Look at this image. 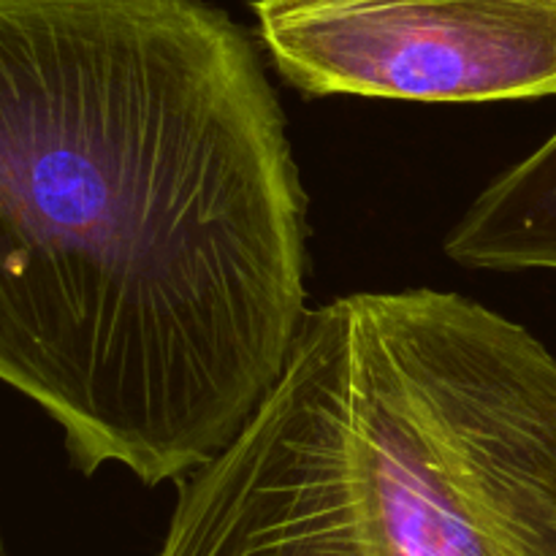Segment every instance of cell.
<instances>
[{"mask_svg": "<svg viewBox=\"0 0 556 556\" xmlns=\"http://www.w3.org/2000/svg\"><path fill=\"white\" fill-rule=\"evenodd\" d=\"M445 255L467 269L556 271V130L472 201Z\"/></svg>", "mask_w": 556, "mask_h": 556, "instance_id": "obj_4", "label": "cell"}, {"mask_svg": "<svg viewBox=\"0 0 556 556\" xmlns=\"http://www.w3.org/2000/svg\"><path fill=\"white\" fill-rule=\"evenodd\" d=\"M0 556H5V554H3V543H0Z\"/></svg>", "mask_w": 556, "mask_h": 556, "instance_id": "obj_5", "label": "cell"}, {"mask_svg": "<svg viewBox=\"0 0 556 556\" xmlns=\"http://www.w3.org/2000/svg\"><path fill=\"white\" fill-rule=\"evenodd\" d=\"M307 193L242 25L206 0H0V383L71 465L220 454L307 315Z\"/></svg>", "mask_w": 556, "mask_h": 556, "instance_id": "obj_1", "label": "cell"}, {"mask_svg": "<svg viewBox=\"0 0 556 556\" xmlns=\"http://www.w3.org/2000/svg\"><path fill=\"white\" fill-rule=\"evenodd\" d=\"M277 74L309 98L556 96V0H253Z\"/></svg>", "mask_w": 556, "mask_h": 556, "instance_id": "obj_3", "label": "cell"}, {"mask_svg": "<svg viewBox=\"0 0 556 556\" xmlns=\"http://www.w3.org/2000/svg\"><path fill=\"white\" fill-rule=\"evenodd\" d=\"M155 556H556V358L432 288L307 309Z\"/></svg>", "mask_w": 556, "mask_h": 556, "instance_id": "obj_2", "label": "cell"}]
</instances>
